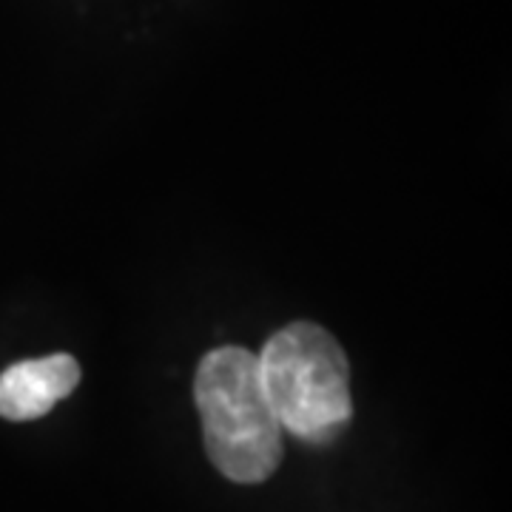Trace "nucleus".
Instances as JSON below:
<instances>
[{
	"label": "nucleus",
	"instance_id": "nucleus-3",
	"mask_svg": "<svg viewBox=\"0 0 512 512\" xmlns=\"http://www.w3.org/2000/svg\"><path fill=\"white\" fill-rule=\"evenodd\" d=\"M80 384V365L69 353L26 359L0 373V416L35 421Z\"/></svg>",
	"mask_w": 512,
	"mask_h": 512
},
{
	"label": "nucleus",
	"instance_id": "nucleus-2",
	"mask_svg": "<svg viewBox=\"0 0 512 512\" xmlns=\"http://www.w3.org/2000/svg\"><path fill=\"white\" fill-rule=\"evenodd\" d=\"M256 359L282 430L308 444H328L348 427L350 365L328 330L293 322L274 333Z\"/></svg>",
	"mask_w": 512,
	"mask_h": 512
},
{
	"label": "nucleus",
	"instance_id": "nucleus-1",
	"mask_svg": "<svg viewBox=\"0 0 512 512\" xmlns=\"http://www.w3.org/2000/svg\"><path fill=\"white\" fill-rule=\"evenodd\" d=\"M202 441L211 464L237 484H262L282 464V424L245 348L205 353L194 379Z\"/></svg>",
	"mask_w": 512,
	"mask_h": 512
}]
</instances>
